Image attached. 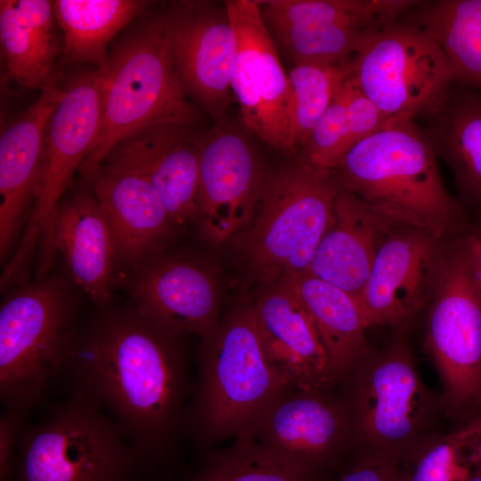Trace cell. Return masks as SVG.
<instances>
[{
    "label": "cell",
    "instance_id": "16",
    "mask_svg": "<svg viewBox=\"0 0 481 481\" xmlns=\"http://www.w3.org/2000/svg\"><path fill=\"white\" fill-rule=\"evenodd\" d=\"M265 175L240 132L218 126L200 134L197 223L206 240L221 244L241 237L254 218Z\"/></svg>",
    "mask_w": 481,
    "mask_h": 481
},
{
    "label": "cell",
    "instance_id": "28",
    "mask_svg": "<svg viewBox=\"0 0 481 481\" xmlns=\"http://www.w3.org/2000/svg\"><path fill=\"white\" fill-rule=\"evenodd\" d=\"M405 13L443 49L455 84L481 89V0L417 1Z\"/></svg>",
    "mask_w": 481,
    "mask_h": 481
},
{
    "label": "cell",
    "instance_id": "11",
    "mask_svg": "<svg viewBox=\"0 0 481 481\" xmlns=\"http://www.w3.org/2000/svg\"><path fill=\"white\" fill-rule=\"evenodd\" d=\"M427 317L425 348L452 412L468 410L481 389V290L461 240L445 247Z\"/></svg>",
    "mask_w": 481,
    "mask_h": 481
},
{
    "label": "cell",
    "instance_id": "9",
    "mask_svg": "<svg viewBox=\"0 0 481 481\" xmlns=\"http://www.w3.org/2000/svg\"><path fill=\"white\" fill-rule=\"evenodd\" d=\"M350 77L387 119L426 118L455 86L443 49L408 18L366 39L350 61Z\"/></svg>",
    "mask_w": 481,
    "mask_h": 481
},
{
    "label": "cell",
    "instance_id": "21",
    "mask_svg": "<svg viewBox=\"0 0 481 481\" xmlns=\"http://www.w3.org/2000/svg\"><path fill=\"white\" fill-rule=\"evenodd\" d=\"M200 136L197 127H149L123 139L107 155L150 181L181 232L199 216Z\"/></svg>",
    "mask_w": 481,
    "mask_h": 481
},
{
    "label": "cell",
    "instance_id": "37",
    "mask_svg": "<svg viewBox=\"0 0 481 481\" xmlns=\"http://www.w3.org/2000/svg\"><path fill=\"white\" fill-rule=\"evenodd\" d=\"M468 461L471 469H481V431L468 449Z\"/></svg>",
    "mask_w": 481,
    "mask_h": 481
},
{
    "label": "cell",
    "instance_id": "39",
    "mask_svg": "<svg viewBox=\"0 0 481 481\" xmlns=\"http://www.w3.org/2000/svg\"><path fill=\"white\" fill-rule=\"evenodd\" d=\"M464 481H481V469H472L469 476Z\"/></svg>",
    "mask_w": 481,
    "mask_h": 481
},
{
    "label": "cell",
    "instance_id": "7",
    "mask_svg": "<svg viewBox=\"0 0 481 481\" xmlns=\"http://www.w3.org/2000/svg\"><path fill=\"white\" fill-rule=\"evenodd\" d=\"M15 481H150L143 461L115 421L68 393L17 444Z\"/></svg>",
    "mask_w": 481,
    "mask_h": 481
},
{
    "label": "cell",
    "instance_id": "1",
    "mask_svg": "<svg viewBox=\"0 0 481 481\" xmlns=\"http://www.w3.org/2000/svg\"><path fill=\"white\" fill-rule=\"evenodd\" d=\"M131 307L101 308L77 326L62 381L68 393L109 415L143 462L150 481H176L194 383L182 338Z\"/></svg>",
    "mask_w": 481,
    "mask_h": 481
},
{
    "label": "cell",
    "instance_id": "22",
    "mask_svg": "<svg viewBox=\"0 0 481 481\" xmlns=\"http://www.w3.org/2000/svg\"><path fill=\"white\" fill-rule=\"evenodd\" d=\"M397 225L340 187L308 273L347 292L361 306L378 249Z\"/></svg>",
    "mask_w": 481,
    "mask_h": 481
},
{
    "label": "cell",
    "instance_id": "33",
    "mask_svg": "<svg viewBox=\"0 0 481 481\" xmlns=\"http://www.w3.org/2000/svg\"><path fill=\"white\" fill-rule=\"evenodd\" d=\"M327 479V478H326ZM296 475L251 437H238L225 448H214L196 460L176 481H326Z\"/></svg>",
    "mask_w": 481,
    "mask_h": 481
},
{
    "label": "cell",
    "instance_id": "3",
    "mask_svg": "<svg viewBox=\"0 0 481 481\" xmlns=\"http://www.w3.org/2000/svg\"><path fill=\"white\" fill-rule=\"evenodd\" d=\"M333 171L341 188L395 224L442 237L462 226L436 152L413 119H388L355 145Z\"/></svg>",
    "mask_w": 481,
    "mask_h": 481
},
{
    "label": "cell",
    "instance_id": "26",
    "mask_svg": "<svg viewBox=\"0 0 481 481\" xmlns=\"http://www.w3.org/2000/svg\"><path fill=\"white\" fill-rule=\"evenodd\" d=\"M286 280L313 320L339 383L371 353L366 340L370 324L360 305L347 292L308 273Z\"/></svg>",
    "mask_w": 481,
    "mask_h": 481
},
{
    "label": "cell",
    "instance_id": "14",
    "mask_svg": "<svg viewBox=\"0 0 481 481\" xmlns=\"http://www.w3.org/2000/svg\"><path fill=\"white\" fill-rule=\"evenodd\" d=\"M237 41L232 79L246 129L270 147L294 156L289 133L288 75L257 0L224 3Z\"/></svg>",
    "mask_w": 481,
    "mask_h": 481
},
{
    "label": "cell",
    "instance_id": "2",
    "mask_svg": "<svg viewBox=\"0 0 481 481\" xmlns=\"http://www.w3.org/2000/svg\"><path fill=\"white\" fill-rule=\"evenodd\" d=\"M201 338L185 422L197 459L223 440L250 437L289 387L265 355L252 304L231 309Z\"/></svg>",
    "mask_w": 481,
    "mask_h": 481
},
{
    "label": "cell",
    "instance_id": "17",
    "mask_svg": "<svg viewBox=\"0 0 481 481\" xmlns=\"http://www.w3.org/2000/svg\"><path fill=\"white\" fill-rule=\"evenodd\" d=\"M434 232L397 225L380 244L361 300L370 324L404 329L429 303L445 245Z\"/></svg>",
    "mask_w": 481,
    "mask_h": 481
},
{
    "label": "cell",
    "instance_id": "13",
    "mask_svg": "<svg viewBox=\"0 0 481 481\" xmlns=\"http://www.w3.org/2000/svg\"><path fill=\"white\" fill-rule=\"evenodd\" d=\"M258 4L267 28L295 64H335L351 61L369 37L396 20L415 1L265 0Z\"/></svg>",
    "mask_w": 481,
    "mask_h": 481
},
{
    "label": "cell",
    "instance_id": "10",
    "mask_svg": "<svg viewBox=\"0 0 481 481\" xmlns=\"http://www.w3.org/2000/svg\"><path fill=\"white\" fill-rule=\"evenodd\" d=\"M101 123L99 70L73 77L47 122L34 203L25 232L8 267L16 274L29 273L38 244L42 256L54 251L53 229L60 200L80 169L93 145Z\"/></svg>",
    "mask_w": 481,
    "mask_h": 481
},
{
    "label": "cell",
    "instance_id": "27",
    "mask_svg": "<svg viewBox=\"0 0 481 481\" xmlns=\"http://www.w3.org/2000/svg\"><path fill=\"white\" fill-rule=\"evenodd\" d=\"M436 155L450 167L461 195L481 207V94L455 86L444 104L425 118Z\"/></svg>",
    "mask_w": 481,
    "mask_h": 481
},
{
    "label": "cell",
    "instance_id": "23",
    "mask_svg": "<svg viewBox=\"0 0 481 481\" xmlns=\"http://www.w3.org/2000/svg\"><path fill=\"white\" fill-rule=\"evenodd\" d=\"M64 90L53 82L10 125L0 138V254L1 259L16 240L29 220L30 202L49 118L61 102Z\"/></svg>",
    "mask_w": 481,
    "mask_h": 481
},
{
    "label": "cell",
    "instance_id": "5",
    "mask_svg": "<svg viewBox=\"0 0 481 481\" xmlns=\"http://www.w3.org/2000/svg\"><path fill=\"white\" fill-rule=\"evenodd\" d=\"M340 184L333 170L301 156L265 173L241 253L265 287L306 273L330 226Z\"/></svg>",
    "mask_w": 481,
    "mask_h": 481
},
{
    "label": "cell",
    "instance_id": "32",
    "mask_svg": "<svg viewBox=\"0 0 481 481\" xmlns=\"http://www.w3.org/2000/svg\"><path fill=\"white\" fill-rule=\"evenodd\" d=\"M350 61L299 63L289 71V133L297 153L303 151L315 125L349 77Z\"/></svg>",
    "mask_w": 481,
    "mask_h": 481
},
{
    "label": "cell",
    "instance_id": "4",
    "mask_svg": "<svg viewBox=\"0 0 481 481\" xmlns=\"http://www.w3.org/2000/svg\"><path fill=\"white\" fill-rule=\"evenodd\" d=\"M101 79V123L80 172L89 179L114 146L159 126L197 127L200 115L173 67L164 16L150 20L116 45Z\"/></svg>",
    "mask_w": 481,
    "mask_h": 481
},
{
    "label": "cell",
    "instance_id": "38",
    "mask_svg": "<svg viewBox=\"0 0 481 481\" xmlns=\"http://www.w3.org/2000/svg\"><path fill=\"white\" fill-rule=\"evenodd\" d=\"M469 409H471L474 412L473 415L470 418L481 414V389L473 400Z\"/></svg>",
    "mask_w": 481,
    "mask_h": 481
},
{
    "label": "cell",
    "instance_id": "25",
    "mask_svg": "<svg viewBox=\"0 0 481 481\" xmlns=\"http://www.w3.org/2000/svg\"><path fill=\"white\" fill-rule=\"evenodd\" d=\"M56 25L53 2L0 1V42L7 78L40 91L56 82Z\"/></svg>",
    "mask_w": 481,
    "mask_h": 481
},
{
    "label": "cell",
    "instance_id": "12",
    "mask_svg": "<svg viewBox=\"0 0 481 481\" xmlns=\"http://www.w3.org/2000/svg\"><path fill=\"white\" fill-rule=\"evenodd\" d=\"M290 472L326 479L353 452L348 413L338 387H287L250 436Z\"/></svg>",
    "mask_w": 481,
    "mask_h": 481
},
{
    "label": "cell",
    "instance_id": "24",
    "mask_svg": "<svg viewBox=\"0 0 481 481\" xmlns=\"http://www.w3.org/2000/svg\"><path fill=\"white\" fill-rule=\"evenodd\" d=\"M54 249L69 276L100 308L108 307L118 264L114 237L93 191L82 190L60 205L53 229Z\"/></svg>",
    "mask_w": 481,
    "mask_h": 481
},
{
    "label": "cell",
    "instance_id": "29",
    "mask_svg": "<svg viewBox=\"0 0 481 481\" xmlns=\"http://www.w3.org/2000/svg\"><path fill=\"white\" fill-rule=\"evenodd\" d=\"M149 4L141 0L54 1L56 21L64 37V61L103 68L110 40Z\"/></svg>",
    "mask_w": 481,
    "mask_h": 481
},
{
    "label": "cell",
    "instance_id": "31",
    "mask_svg": "<svg viewBox=\"0 0 481 481\" xmlns=\"http://www.w3.org/2000/svg\"><path fill=\"white\" fill-rule=\"evenodd\" d=\"M481 431V414L447 434L430 433L398 461V481H464L472 469L468 449Z\"/></svg>",
    "mask_w": 481,
    "mask_h": 481
},
{
    "label": "cell",
    "instance_id": "20",
    "mask_svg": "<svg viewBox=\"0 0 481 481\" xmlns=\"http://www.w3.org/2000/svg\"><path fill=\"white\" fill-rule=\"evenodd\" d=\"M265 288L252 306L271 366L293 388L336 387L338 379L325 347L289 281Z\"/></svg>",
    "mask_w": 481,
    "mask_h": 481
},
{
    "label": "cell",
    "instance_id": "35",
    "mask_svg": "<svg viewBox=\"0 0 481 481\" xmlns=\"http://www.w3.org/2000/svg\"><path fill=\"white\" fill-rule=\"evenodd\" d=\"M28 416L4 412L0 419V481H15L17 444Z\"/></svg>",
    "mask_w": 481,
    "mask_h": 481
},
{
    "label": "cell",
    "instance_id": "30",
    "mask_svg": "<svg viewBox=\"0 0 481 481\" xmlns=\"http://www.w3.org/2000/svg\"><path fill=\"white\" fill-rule=\"evenodd\" d=\"M387 120L349 75L315 125L302 156L315 166L334 170L355 145Z\"/></svg>",
    "mask_w": 481,
    "mask_h": 481
},
{
    "label": "cell",
    "instance_id": "15",
    "mask_svg": "<svg viewBox=\"0 0 481 481\" xmlns=\"http://www.w3.org/2000/svg\"><path fill=\"white\" fill-rule=\"evenodd\" d=\"M175 74L188 97L220 123L232 101L237 41L225 5L173 2L164 15Z\"/></svg>",
    "mask_w": 481,
    "mask_h": 481
},
{
    "label": "cell",
    "instance_id": "6",
    "mask_svg": "<svg viewBox=\"0 0 481 481\" xmlns=\"http://www.w3.org/2000/svg\"><path fill=\"white\" fill-rule=\"evenodd\" d=\"M78 303L58 278L22 283L0 307V400L29 417L62 381Z\"/></svg>",
    "mask_w": 481,
    "mask_h": 481
},
{
    "label": "cell",
    "instance_id": "19",
    "mask_svg": "<svg viewBox=\"0 0 481 481\" xmlns=\"http://www.w3.org/2000/svg\"><path fill=\"white\" fill-rule=\"evenodd\" d=\"M88 180L111 228L118 264L135 270L181 232L155 188L134 167L107 157Z\"/></svg>",
    "mask_w": 481,
    "mask_h": 481
},
{
    "label": "cell",
    "instance_id": "34",
    "mask_svg": "<svg viewBox=\"0 0 481 481\" xmlns=\"http://www.w3.org/2000/svg\"><path fill=\"white\" fill-rule=\"evenodd\" d=\"M326 481H398V459L383 453L354 452Z\"/></svg>",
    "mask_w": 481,
    "mask_h": 481
},
{
    "label": "cell",
    "instance_id": "18",
    "mask_svg": "<svg viewBox=\"0 0 481 481\" xmlns=\"http://www.w3.org/2000/svg\"><path fill=\"white\" fill-rule=\"evenodd\" d=\"M130 289L131 308L165 330L202 338L220 321L216 277L198 258L160 252L134 270Z\"/></svg>",
    "mask_w": 481,
    "mask_h": 481
},
{
    "label": "cell",
    "instance_id": "36",
    "mask_svg": "<svg viewBox=\"0 0 481 481\" xmlns=\"http://www.w3.org/2000/svg\"><path fill=\"white\" fill-rule=\"evenodd\" d=\"M475 280L481 290V226L460 238Z\"/></svg>",
    "mask_w": 481,
    "mask_h": 481
},
{
    "label": "cell",
    "instance_id": "8",
    "mask_svg": "<svg viewBox=\"0 0 481 481\" xmlns=\"http://www.w3.org/2000/svg\"><path fill=\"white\" fill-rule=\"evenodd\" d=\"M346 405L353 452L391 455L398 461L414 444L435 432L445 409L423 382L402 338L361 361L337 386Z\"/></svg>",
    "mask_w": 481,
    "mask_h": 481
}]
</instances>
